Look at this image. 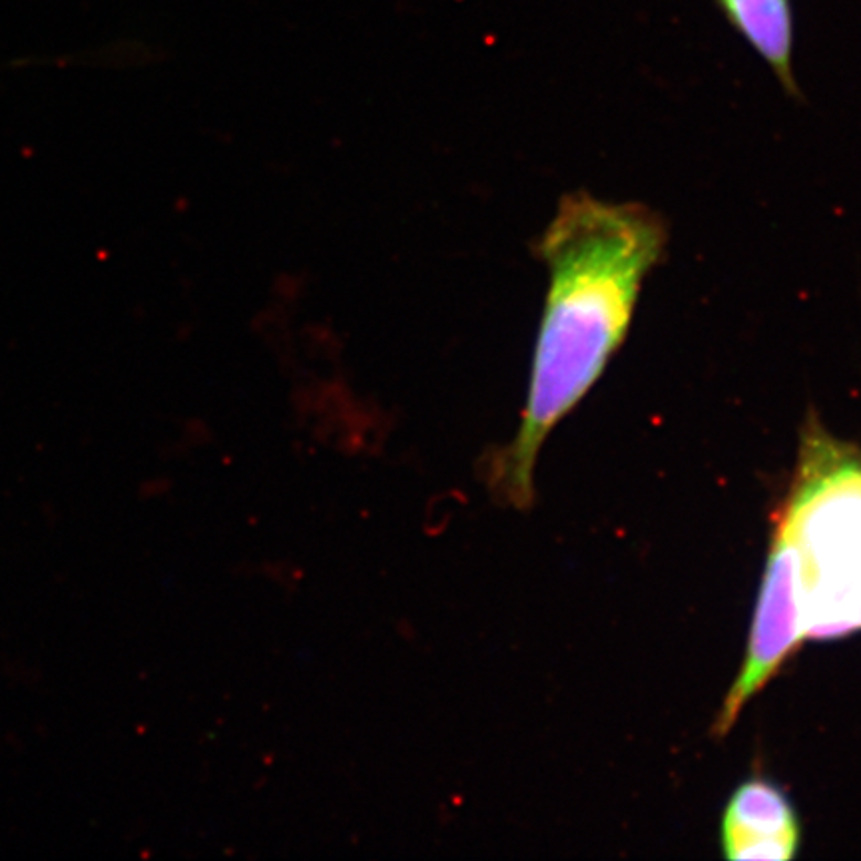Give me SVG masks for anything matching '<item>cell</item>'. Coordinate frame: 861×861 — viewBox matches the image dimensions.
<instances>
[{"label": "cell", "instance_id": "obj_1", "mask_svg": "<svg viewBox=\"0 0 861 861\" xmlns=\"http://www.w3.org/2000/svg\"><path fill=\"white\" fill-rule=\"evenodd\" d=\"M668 242V222L644 203L606 202L588 192L560 198L535 243L548 289L527 403L510 443L483 463L486 486L501 505L533 507L540 449L624 345L644 282L664 262Z\"/></svg>", "mask_w": 861, "mask_h": 861}, {"label": "cell", "instance_id": "obj_2", "mask_svg": "<svg viewBox=\"0 0 861 861\" xmlns=\"http://www.w3.org/2000/svg\"><path fill=\"white\" fill-rule=\"evenodd\" d=\"M778 527L798 568L803 636L831 640L861 630V449L810 413L790 498Z\"/></svg>", "mask_w": 861, "mask_h": 861}, {"label": "cell", "instance_id": "obj_3", "mask_svg": "<svg viewBox=\"0 0 861 861\" xmlns=\"http://www.w3.org/2000/svg\"><path fill=\"white\" fill-rule=\"evenodd\" d=\"M806 640L798 598V568L788 535L776 527L754 610L750 640L738 678L720 708L712 734L724 738L742 710L770 682Z\"/></svg>", "mask_w": 861, "mask_h": 861}, {"label": "cell", "instance_id": "obj_4", "mask_svg": "<svg viewBox=\"0 0 861 861\" xmlns=\"http://www.w3.org/2000/svg\"><path fill=\"white\" fill-rule=\"evenodd\" d=\"M720 841L728 860H791L800 847V820L776 784L752 778L729 796Z\"/></svg>", "mask_w": 861, "mask_h": 861}, {"label": "cell", "instance_id": "obj_5", "mask_svg": "<svg viewBox=\"0 0 861 861\" xmlns=\"http://www.w3.org/2000/svg\"><path fill=\"white\" fill-rule=\"evenodd\" d=\"M720 14L752 50L770 66L781 88L801 98L793 74V6L791 0H714Z\"/></svg>", "mask_w": 861, "mask_h": 861}]
</instances>
